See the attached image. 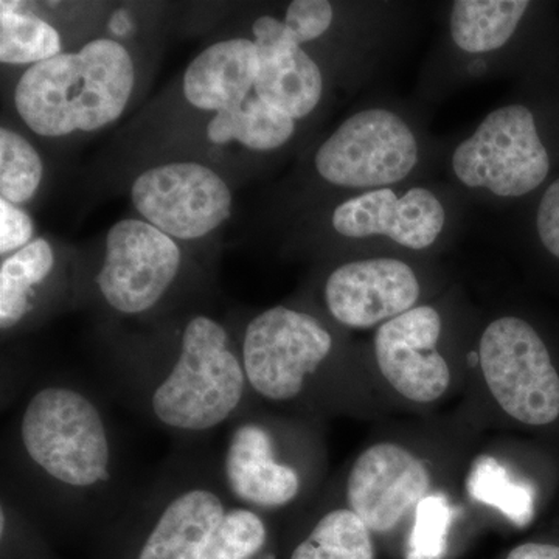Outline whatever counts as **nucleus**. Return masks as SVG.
<instances>
[{
    "label": "nucleus",
    "instance_id": "f257e3e1",
    "mask_svg": "<svg viewBox=\"0 0 559 559\" xmlns=\"http://www.w3.org/2000/svg\"><path fill=\"white\" fill-rule=\"evenodd\" d=\"M134 86V61L127 47L116 39H94L25 70L14 90V108L35 134L66 138L119 120Z\"/></svg>",
    "mask_w": 559,
    "mask_h": 559
},
{
    "label": "nucleus",
    "instance_id": "f03ea898",
    "mask_svg": "<svg viewBox=\"0 0 559 559\" xmlns=\"http://www.w3.org/2000/svg\"><path fill=\"white\" fill-rule=\"evenodd\" d=\"M250 392L240 347L226 326L194 314L180 330L170 359L146 385V409L171 432L207 433L237 417Z\"/></svg>",
    "mask_w": 559,
    "mask_h": 559
},
{
    "label": "nucleus",
    "instance_id": "7ed1b4c3",
    "mask_svg": "<svg viewBox=\"0 0 559 559\" xmlns=\"http://www.w3.org/2000/svg\"><path fill=\"white\" fill-rule=\"evenodd\" d=\"M17 447L32 473L69 498H90L114 477L105 415L84 390L51 382L32 393L17 419Z\"/></svg>",
    "mask_w": 559,
    "mask_h": 559
},
{
    "label": "nucleus",
    "instance_id": "20e7f679",
    "mask_svg": "<svg viewBox=\"0 0 559 559\" xmlns=\"http://www.w3.org/2000/svg\"><path fill=\"white\" fill-rule=\"evenodd\" d=\"M331 349L333 337L311 314L286 307L260 312L240 344L250 392L272 403L297 399Z\"/></svg>",
    "mask_w": 559,
    "mask_h": 559
},
{
    "label": "nucleus",
    "instance_id": "39448f33",
    "mask_svg": "<svg viewBox=\"0 0 559 559\" xmlns=\"http://www.w3.org/2000/svg\"><path fill=\"white\" fill-rule=\"evenodd\" d=\"M480 367L491 395L510 417L546 426L559 417V377L539 334L525 320L500 318L480 340Z\"/></svg>",
    "mask_w": 559,
    "mask_h": 559
},
{
    "label": "nucleus",
    "instance_id": "423d86ee",
    "mask_svg": "<svg viewBox=\"0 0 559 559\" xmlns=\"http://www.w3.org/2000/svg\"><path fill=\"white\" fill-rule=\"evenodd\" d=\"M457 178L471 189L496 197L518 198L538 189L549 175L550 160L535 119L525 106L495 110L452 156Z\"/></svg>",
    "mask_w": 559,
    "mask_h": 559
},
{
    "label": "nucleus",
    "instance_id": "0eeeda50",
    "mask_svg": "<svg viewBox=\"0 0 559 559\" xmlns=\"http://www.w3.org/2000/svg\"><path fill=\"white\" fill-rule=\"evenodd\" d=\"M182 261L178 242L164 231L143 219H120L106 235L95 285L110 310L139 318L156 310L168 296Z\"/></svg>",
    "mask_w": 559,
    "mask_h": 559
},
{
    "label": "nucleus",
    "instance_id": "6e6552de",
    "mask_svg": "<svg viewBox=\"0 0 559 559\" xmlns=\"http://www.w3.org/2000/svg\"><path fill=\"white\" fill-rule=\"evenodd\" d=\"M131 201L140 218L175 241L209 237L234 210L226 180L198 162H170L140 173L131 186Z\"/></svg>",
    "mask_w": 559,
    "mask_h": 559
},
{
    "label": "nucleus",
    "instance_id": "1a4fd4ad",
    "mask_svg": "<svg viewBox=\"0 0 559 559\" xmlns=\"http://www.w3.org/2000/svg\"><path fill=\"white\" fill-rule=\"evenodd\" d=\"M418 160L411 128L384 109L360 110L316 153V168L330 183L348 189L389 186L409 176Z\"/></svg>",
    "mask_w": 559,
    "mask_h": 559
},
{
    "label": "nucleus",
    "instance_id": "9d476101",
    "mask_svg": "<svg viewBox=\"0 0 559 559\" xmlns=\"http://www.w3.org/2000/svg\"><path fill=\"white\" fill-rule=\"evenodd\" d=\"M441 319L430 307H417L389 320L374 336L382 377L414 403H433L451 384V370L437 352Z\"/></svg>",
    "mask_w": 559,
    "mask_h": 559
},
{
    "label": "nucleus",
    "instance_id": "9b49d317",
    "mask_svg": "<svg viewBox=\"0 0 559 559\" xmlns=\"http://www.w3.org/2000/svg\"><path fill=\"white\" fill-rule=\"evenodd\" d=\"M430 476L421 460L393 443L370 447L356 459L348 474L349 510L370 532L396 527L429 491Z\"/></svg>",
    "mask_w": 559,
    "mask_h": 559
},
{
    "label": "nucleus",
    "instance_id": "f8f14e48",
    "mask_svg": "<svg viewBox=\"0 0 559 559\" xmlns=\"http://www.w3.org/2000/svg\"><path fill=\"white\" fill-rule=\"evenodd\" d=\"M221 476L234 503L257 511L289 506L301 488L299 471L282 460L271 428L253 418L230 429Z\"/></svg>",
    "mask_w": 559,
    "mask_h": 559
},
{
    "label": "nucleus",
    "instance_id": "ddd939ff",
    "mask_svg": "<svg viewBox=\"0 0 559 559\" xmlns=\"http://www.w3.org/2000/svg\"><path fill=\"white\" fill-rule=\"evenodd\" d=\"M419 297L415 272L403 261L371 259L342 264L325 285L330 314L349 329H370L399 318Z\"/></svg>",
    "mask_w": 559,
    "mask_h": 559
},
{
    "label": "nucleus",
    "instance_id": "4468645a",
    "mask_svg": "<svg viewBox=\"0 0 559 559\" xmlns=\"http://www.w3.org/2000/svg\"><path fill=\"white\" fill-rule=\"evenodd\" d=\"M334 230L347 238L385 235L414 250L429 248L444 226V209L436 194L411 189L396 197L389 189L373 190L342 202L334 210Z\"/></svg>",
    "mask_w": 559,
    "mask_h": 559
},
{
    "label": "nucleus",
    "instance_id": "2eb2a0df",
    "mask_svg": "<svg viewBox=\"0 0 559 559\" xmlns=\"http://www.w3.org/2000/svg\"><path fill=\"white\" fill-rule=\"evenodd\" d=\"M138 559H202L229 503L218 487L190 481L160 503Z\"/></svg>",
    "mask_w": 559,
    "mask_h": 559
},
{
    "label": "nucleus",
    "instance_id": "dca6fc26",
    "mask_svg": "<svg viewBox=\"0 0 559 559\" xmlns=\"http://www.w3.org/2000/svg\"><path fill=\"white\" fill-rule=\"evenodd\" d=\"M260 58L248 38L218 40L190 62L182 92L193 108L224 112L238 108L255 90Z\"/></svg>",
    "mask_w": 559,
    "mask_h": 559
},
{
    "label": "nucleus",
    "instance_id": "f3484780",
    "mask_svg": "<svg viewBox=\"0 0 559 559\" xmlns=\"http://www.w3.org/2000/svg\"><path fill=\"white\" fill-rule=\"evenodd\" d=\"M260 69L253 94L290 119L310 116L323 92L322 72L301 47L259 55Z\"/></svg>",
    "mask_w": 559,
    "mask_h": 559
},
{
    "label": "nucleus",
    "instance_id": "a211bd4d",
    "mask_svg": "<svg viewBox=\"0 0 559 559\" xmlns=\"http://www.w3.org/2000/svg\"><path fill=\"white\" fill-rule=\"evenodd\" d=\"M57 270V253L36 238L0 264V330H16L35 310L40 289Z\"/></svg>",
    "mask_w": 559,
    "mask_h": 559
},
{
    "label": "nucleus",
    "instance_id": "6ab92c4d",
    "mask_svg": "<svg viewBox=\"0 0 559 559\" xmlns=\"http://www.w3.org/2000/svg\"><path fill=\"white\" fill-rule=\"evenodd\" d=\"M528 5L527 0H459L451 13L452 40L468 53L498 50L516 32Z\"/></svg>",
    "mask_w": 559,
    "mask_h": 559
},
{
    "label": "nucleus",
    "instance_id": "aec40b11",
    "mask_svg": "<svg viewBox=\"0 0 559 559\" xmlns=\"http://www.w3.org/2000/svg\"><path fill=\"white\" fill-rule=\"evenodd\" d=\"M205 131L216 145L238 142L252 151H274L293 138L296 120L252 94L238 108L216 114Z\"/></svg>",
    "mask_w": 559,
    "mask_h": 559
},
{
    "label": "nucleus",
    "instance_id": "412c9836",
    "mask_svg": "<svg viewBox=\"0 0 559 559\" xmlns=\"http://www.w3.org/2000/svg\"><path fill=\"white\" fill-rule=\"evenodd\" d=\"M62 53L60 33L20 2L0 3V61L35 66Z\"/></svg>",
    "mask_w": 559,
    "mask_h": 559
},
{
    "label": "nucleus",
    "instance_id": "4be33fe9",
    "mask_svg": "<svg viewBox=\"0 0 559 559\" xmlns=\"http://www.w3.org/2000/svg\"><path fill=\"white\" fill-rule=\"evenodd\" d=\"M290 559H374L370 528L355 511H330L294 549Z\"/></svg>",
    "mask_w": 559,
    "mask_h": 559
},
{
    "label": "nucleus",
    "instance_id": "5701e85b",
    "mask_svg": "<svg viewBox=\"0 0 559 559\" xmlns=\"http://www.w3.org/2000/svg\"><path fill=\"white\" fill-rule=\"evenodd\" d=\"M466 488L471 498L499 510L518 527H527L535 514L528 485L511 479L506 466L491 455H479L471 465Z\"/></svg>",
    "mask_w": 559,
    "mask_h": 559
},
{
    "label": "nucleus",
    "instance_id": "b1692460",
    "mask_svg": "<svg viewBox=\"0 0 559 559\" xmlns=\"http://www.w3.org/2000/svg\"><path fill=\"white\" fill-rule=\"evenodd\" d=\"M44 164L38 151L20 132L0 130V200L27 204L38 193Z\"/></svg>",
    "mask_w": 559,
    "mask_h": 559
},
{
    "label": "nucleus",
    "instance_id": "393cba45",
    "mask_svg": "<svg viewBox=\"0 0 559 559\" xmlns=\"http://www.w3.org/2000/svg\"><path fill=\"white\" fill-rule=\"evenodd\" d=\"M267 543L259 511L231 503L213 532L202 559H253Z\"/></svg>",
    "mask_w": 559,
    "mask_h": 559
},
{
    "label": "nucleus",
    "instance_id": "a878e982",
    "mask_svg": "<svg viewBox=\"0 0 559 559\" xmlns=\"http://www.w3.org/2000/svg\"><path fill=\"white\" fill-rule=\"evenodd\" d=\"M452 516L454 511L443 495L426 496L415 509L407 559H443Z\"/></svg>",
    "mask_w": 559,
    "mask_h": 559
},
{
    "label": "nucleus",
    "instance_id": "bb28decb",
    "mask_svg": "<svg viewBox=\"0 0 559 559\" xmlns=\"http://www.w3.org/2000/svg\"><path fill=\"white\" fill-rule=\"evenodd\" d=\"M333 16V7L326 0H294L286 11L285 24L301 46L329 31Z\"/></svg>",
    "mask_w": 559,
    "mask_h": 559
},
{
    "label": "nucleus",
    "instance_id": "cd10ccee",
    "mask_svg": "<svg viewBox=\"0 0 559 559\" xmlns=\"http://www.w3.org/2000/svg\"><path fill=\"white\" fill-rule=\"evenodd\" d=\"M33 221L20 205L0 200V255L3 259L33 241Z\"/></svg>",
    "mask_w": 559,
    "mask_h": 559
},
{
    "label": "nucleus",
    "instance_id": "c85d7f7f",
    "mask_svg": "<svg viewBox=\"0 0 559 559\" xmlns=\"http://www.w3.org/2000/svg\"><path fill=\"white\" fill-rule=\"evenodd\" d=\"M538 234L546 249L559 259V179L551 183L540 200Z\"/></svg>",
    "mask_w": 559,
    "mask_h": 559
},
{
    "label": "nucleus",
    "instance_id": "c756f323",
    "mask_svg": "<svg viewBox=\"0 0 559 559\" xmlns=\"http://www.w3.org/2000/svg\"><path fill=\"white\" fill-rule=\"evenodd\" d=\"M252 40L255 43L259 55L275 53V51L299 46L286 27L285 21L272 16H261L253 22Z\"/></svg>",
    "mask_w": 559,
    "mask_h": 559
},
{
    "label": "nucleus",
    "instance_id": "7c9ffc66",
    "mask_svg": "<svg viewBox=\"0 0 559 559\" xmlns=\"http://www.w3.org/2000/svg\"><path fill=\"white\" fill-rule=\"evenodd\" d=\"M507 559H559L558 544L527 543L514 547Z\"/></svg>",
    "mask_w": 559,
    "mask_h": 559
},
{
    "label": "nucleus",
    "instance_id": "2f4dec72",
    "mask_svg": "<svg viewBox=\"0 0 559 559\" xmlns=\"http://www.w3.org/2000/svg\"><path fill=\"white\" fill-rule=\"evenodd\" d=\"M131 17L128 16L127 11L124 10H117L116 13L112 14V17H110L109 21V28L110 32L114 33V35L127 36L128 33L131 32Z\"/></svg>",
    "mask_w": 559,
    "mask_h": 559
}]
</instances>
